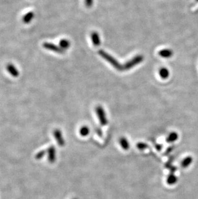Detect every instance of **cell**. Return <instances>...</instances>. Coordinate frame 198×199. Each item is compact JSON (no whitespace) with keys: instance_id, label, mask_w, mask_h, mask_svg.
I'll use <instances>...</instances> for the list:
<instances>
[{"instance_id":"ac0fdd59","label":"cell","mask_w":198,"mask_h":199,"mask_svg":"<svg viewBox=\"0 0 198 199\" xmlns=\"http://www.w3.org/2000/svg\"><path fill=\"white\" fill-rule=\"evenodd\" d=\"M197 1H198V0H197Z\"/></svg>"},{"instance_id":"9c48e42d","label":"cell","mask_w":198,"mask_h":199,"mask_svg":"<svg viewBox=\"0 0 198 199\" xmlns=\"http://www.w3.org/2000/svg\"><path fill=\"white\" fill-rule=\"evenodd\" d=\"M192 161H193V159L191 157H185V158L181 162V167H183L184 168L188 167L189 166L191 165V164L192 162Z\"/></svg>"},{"instance_id":"d6986e66","label":"cell","mask_w":198,"mask_h":199,"mask_svg":"<svg viewBox=\"0 0 198 199\" xmlns=\"http://www.w3.org/2000/svg\"><path fill=\"white\" fill-rule=\"evenodd\" d=\"M75 199H76V198H75Z\"/></svg>"},{"instance_id":"ba28073f","label":"cell","mask_w":198,"mask_h":199,"mask_svg":"<svg viewBox=\"0 0 198 199\" xmlns=\"http://www.w3.org/2000/svg\"><path fill=\"white\" fill-rule=\"evenodd\" d=\"M160 77L163 79H166L169 77V70L166 68H161L159 70Z\"/></svg>"},{"instance_id":"3957f363","label":"cell","mask_w":198,"mask_h":199,"mask_svg":"<svg viewBox=\"0 0 198 199\" xmlns=\"http://www.w3.org/2000/svg\"><path fill=\"white\" fill-rule=\"evenodd\" d=\"M96 113L97 115V117L101 122V124L102 126H105L108 124V121L107 119V116L105 110L101 106H97L96 107Z\"/></svg>"},{"instance_id":"277c9868","label":"cell","mask_w":198,"mask_h":199,"mask_svg":"<svg viewBox=\"0 0 198 199\" xmlns=\"http://www.w3.org/2000/svg\"><path fill=\"white\" fill-rule=\"evenodd\" d=\"M91 38H92V41L93 44L95 46H98L101 44V37L99 36L98 33L97 32H93L91 34Z\"/></svg>"},{"instance_id":"8992f818","label":"cell","mask_w":198,"mask_h":199,"mask_svg":"<svg viewBox=\"0 0 198 199\" xmlns=\"http://www.w3.org/2000/svg\"><path fill=\"white\" fill-rule=\"evenodd\" d=\"M158 54L161 57L169 58L172 56L173 52H172V51H171L170 49L165 48V49H162V50H161V51H160L158 52Z\"/></svg>"},{"instance_id":"7c38bea8","label":"cell","mask_w":198,"mask_h":199,"mask_svg":"<svg viewBox=\"0 0 198 199\" xmlns=\"http://www.w3.org/2000/svg\"><path fill=\"white\" fill-rule=\"evenodd\" d=\"M7 69H8V70H9V73L11 74V75H12L15 77L18 76V71L16 70V69L14 67V65L9 64L7 66Z\"/></svg>"},{"instance_id":"5b68a950","label":"cell","mask_w":198,"mask_h":199,"mask_svg":"<svg viewBox=\"0 0 198 199\" xmlns=\"http://www.w3.org/2000/svg\"><path fill=\"white\" fill-rule=\"evenodd\" d=\"M44 47L47 48V49H49V50H50V51H54L55 52H57V53H63V51H62V49L60 47V46H57L55 45H53L52 43H45L44 44Z\"/></svg>"},{"instance_id":"9a60e30c","label":"cell","mask_w":198,"mask_h":199,"mask_svg":"<svg viewBox=\"0 0 198 199\" xmlns=\"http://www.w3.org/2000/svg\"><path fill=\"white\" fill-rule=\"evenodd\" d=\"M33 17H34V14L33 13L30 12L28 14H27L24 17V21L25 23H29Z\"/></svg>"},{"instance_id":"8fae6325","label":"cell","mask_w":198,"mask_h":199,"mask_svg":"<svg viewBox=\"0 0 198 199\" xmlns=\"http://www.w3.org/2000/svg\"><path fill=\"white\" fill-rule=\"evenodd\" d=\"M59 45L62 49H67L70 46V42L68 39H62L60 41Z\"/></svg>"},{"instance_id":"4fadbf2b","label":"cell","mask_w":198,"mask_h":199,"mask_svg":"<svg viewBox=\"0 0 198 199\" xmlns=\"http://www.w3.org/2000/svg\"><path fill=\"white\" fill-rule=\"evenodd\" d=\"M89 131H90V130L88 126H82L80 129V134L83 137H86L89 135Z\"/></svg>"},{"instance_id":"52a82bcc","label":"cell","mask_w":198,"mask_h":199,"mask_svg":"<svg viewBox=\"0 0 198 199\" xmlns=\"http://www.w3.org/2000/svg\"><path fill=\"white\" fill-rule=\"evenodd\" d=\"M119 143L123 150H129L130 146H129V141L126 137H120L119 139Z\"/></svg>"},{"instance_id":"5bb4252c","label":"cell","mask_w":198,"mask_h":199,"mask_svg":"<svg viewBox=\"0 0 198 199\" xmlns=\"http://www.w3.org/2000/svg\"><path fill=\"white\" fill-rule=\"evenodd\" d=\"M177 180H178V178L174 175V174H170V175H169V177H167V182L168 184L172 185L175 184L177 182Z\"/></svg>"},{"instance_id":"e0dca14e","label":"cell","mask_w":198,"mask_h":199,"mask_svg":"<svg viewBox=\"0 0 198 199\" xmlns=\"http://www.w3.org/2000/svg\"><path fill=\"white\" fill-rule=\"evenodd\" d=\"M93 0H85V5L88 8L92 7V6L93 5Z\"/></svg>"},{"instance_id":"30bf717a","label":"cell","mask_w":198,"mask_h":199,"mask_svg":"<svg viewBox=\"0 0 198 199\" xmlns=\"http://www.w3.org/2000/svg\"><path fill=\"white\" fill-rule=\"evenodd\" d=\"M178 135L176 132H171L169 134V135L167 137V141L168 143H173L176 141V140H178Z\"/></svg>"},{"instance_id":"7a4b0ae2","label":"cell","mask_w":198,"mask_h":199,"mask_svg":"<svg viewBox=\"0 0 198 199\" xmlns=\"http://www.w3.org/2000/svg\"><path fill=\"white\" fill-rule=\"evenodd\" d=\"M144 60V57L141 55H138L132 58L131 60H129L124 65H123V70H129L135 67V66L139 64L142 63Z\"/></svg>"},{"instance_id":"2e32d148","label":"cell","mask_w":198,"mask_h":199,"mask_svg":"<svg viewBox=\"0 0 198 199\" xmlns=\"http://www.w3.org/2000/svg\"><path fill=\"white\" fill-rule=\"evenodd\" d=\"M147 147V145L145 143H139L137 144V148L139 149L140 150H145V149Z\"/></svg>"},{"instance_id":"6da1fadb","label":"cell","mask_w":198,"mask_h":199,"mask_svg":"<svg viewBox=\"0 0 198 199\" xmlns=\"http://www.w3.org/2000/svg\"><path fill=\"white\" fill-rule=\"evenodd\" d=\"M98 54L99 55H101V56L102 58H104V60H105L108 63H110L114 68H115L119 71L123 70V66H122L120 63H118V61L112 55H110L105 51H102V50H100V51H98Z\"/></svg>"}]
</instances>
